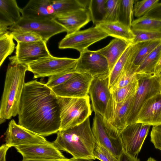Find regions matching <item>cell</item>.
Returning <instances> with one entry per match:
<instances>
[{"instance_id": "cell-34", "label": "cell", "mask_w": 161, "mask_h": 161, "mask_svg": "<svg viewBox=\"0 0 161 161\" xmlns=\"http://www.w3.org/2000/svg\"><path fill=\"white\" fill-rule=\"evenodd\" d=\"M137 80L135 70L131 64L124 71L114 86L110 89V92L125 86Z\"/></svg>"}, {"instance_id": "cell-14", "label": "cell", "mask_w": 161, "mask_h": 161, "mask_svg": "<svg viewBox=\"0 0 161 161\" xmlns=\"http://www.w3.org/2000/svg\"><path fill=\"white\" fill-rule=\"evenodd\" d=\"M15 48V55L9 58L20 64H26L52 55L47 43L43 40L30 42H17Z\"/></svg>"}, {"instance_id": "cell-4", "label": "cell", "mask_w": 161, "mask_h": 161, "mask_svg": "<svg viewBox=\"0 0 161 161\" xmlns=\"http://www.w3.org/2000/svg\"><path fill=\"white\" fill-rule=\"evenodd\" d=\"M89 95L84 97L58 96L60 111V130L78 125L91 115L92 111Z\"/></svg>"}, {"instance_id": "cell-43", "label": "cell", "mask_w": 161, "mask_h": 161, "mask_svg": "<svg viewBox=\"0 0 161 161\" xmlns=\"http://www.w3.org/2000/svg\"><path fill=\"white\" fill-rule=\"evenodd\" d=\"M9 147L6 144L1 145L0 147V161H6V152Z\"/></svg>"}, {"instance_id": "cell-13", "label": "cell", "mask_w": 161, "mask_h": 161, "mask_svg": "<svg viewBox=\"0 0 161 161\" xmlns=\"http://www.w3.org/2000/svg\"><path fill=\"white\" fill-rule=\"evenodd\" d=\"M5 143L10 147L22 145L49 143L42 136L37 134L17 124L11 120L5 133Z\"/></svg>"}, {"instance_id": "cell-35", "label": "cell", "mask_w": 161, "mask_h": 161, "mask_svg": "<svg viewBox=\"0 0 161 161\" xmlns=\"http://www.w3.org/2000/svg\"><path fill=\"white\" fill-rule=\"evenodd\" d=\"M93 154L95 159L101 161H119L118 158L109 150L97 141H96Z\"/></svg>"}, {"instance_id": "cell-28", "label": "cell", "mask_w": 161, "mask_h": 161, "mask_svg": "<svg viewBox=\"0 0 161 161\" xmlns=\"http://www.w3.org/2000/svg\"><path fill=\"white\" fill-rule=\"evenodd\" d=\"M133 0H120L118 21L131 28L134 15Z\"/></svg>"}, {"instance_id": "cell-5", "label": "cell", "mask_w": 161, "mask_h": 161, "mask_svg": "<svg viewBox=\"0 0 161 161\" xmlns=\"http://www.w3.org/2000/svg\"><path fill=\"white\" fill-rule=\"evenodd\" d=\"M135 94L121 102H115L111 95L104 115L97 114L106 132L110 137L114 139L119 138L127 126V117Z\"/></svg>"}, {"instance_id": "cell-3", "label": "cell", "mask_w": 161, "mask_h": 161, "mask_svg": "<svg viewBox=\"0 0 161 161\" xmlns=\"http://www.w3.org/2000/svg\"><path fill=\"white\" fill-rule=\"evenodd\" d=\"M6 73L0 108V123L18 114L27 68L25 64L10 60Z\"/></svg>"}, {"instance_id": "cell-44", "label": "cell", "mask_w": 161, "mask_h": 161, "mask_svg": "<svg viewBox=\"0 0 161 161\" xmlns=\"http://www.w3.org/2000/svg\"><path fill=\"white\" fill-rule=\"evenodd\" d=\"M22 161H83L81 160L76 159L72 158H67L65 159H24Z\"/></svg>"}, {"instance_id": "cell-22", "label": "cell", "mask_w": 161, "mask_h": 161, "mask_svg": "<svg viewBox=\"0 0 161 161\" xmlns=\"http://www.w3.org/2000/svg\"><path fill=\"white\" fill-rule=\"evenodd\" d=\"M130 44L124 40L115 38L106 46L97 50L106 59L109 73Z\"/></svg>"}, {"instance_id": "cell-39", "label": "cell", "mask_w": 161, "mask_h": 161, "mask_svg": "<svg viewBox=\"0 0 161 161\" xmlns=\"http://www.w3.org/2000/svg\"><path fill=\"white\" fill-rule=\"evenodd\" d=\"M78 72L75 70L68 72L49 77L46 85L48 87L52 89L64 83L75 75Z\"/></svg>"}, {"instance_id": "cell-30", "label": "cell", "mask_w": 161, "mask_h": 161, "mask_svg": "<svg viewBox=\"0 0 161 161\" xmlns=\"http://www.w3.org/2000/svg\"><path fill=\"white\" fill-rule=\"evenodd\" d=\"M131 28L161 31V20L143 16L133 20Z\"/></svg>"}, {"instance_id": "cell-7", "label": "cell", "mask_w": 161, "mask_h": 161, "mask_svg": "<svg viewBox=\"0 0 161 161\" xmlns=\"http://www.w3.org/2000/svg\"><path fill=\"white\" fill-rule=\"evenodd\" d=\"M137 76L138 86L128 113L127 125L136 123L138 113L144 103L148 99L161 92V76Z\"/></svg>"}, {"instance_id": "cell-40", "label": "cell", "mask_w": 161, "mask_h": 161, "mask_svg": "<svg viewBox=\"0 0 161 161\" xmlns=\"http://www.w3.org/2000/svg\"><path fill=\"white\" fill-rule=\"evenodd\" d=\"M150 136L154 147L161 151V125L153 126Z\"/></svg>"}, {"instance_id": "cell-9", "label": "cell", "mask_w": 161, "mask_h": 161, "mask_svg": "<svg viewBox=\"0 0 161 161\" xmlns=\"http://www.w3.org/2000/svg\"><path fill=\"white\" fill-rule=\"evenodd\" d=\"M10 31L18 30L31 31L39 35L47 43L52 36L66 32V29L53 19H25L22 18L9 28Z\"/></svg>"}, {"instance_id": "cell-23", "label": "cell", "mask_w": 161, "mask_h": 161, "mask_svg": "<svg viewBox=\"0 0 161 161\" xmlns=\"http://www.w3.org/2000/svg\"><path fill=\"white\" fill-rule=\"evenodd\" d=\"M108 36L121 39L132 44L135 38L131 28L119 21L103 22L96 25Z\"/></svg>"}, {"instance_id": "cell-8", "label": "cell", "mask_w": 161, "mask_h": 161, "mask_svg": "<svg viewBox=\"0 0 161 161\" xmlns=\"http://www.w3.org/2000/svg\"><path fill=\"white\" fill-rule=\"evenodd\" d=\"M108 35L98 26L67 34L59 43L60 49H74L81 53L92 44Z\"/></svg>"}, {"instance_id": "cell-45", "label": "cell", "mask_w": 161, "mask_h": 161, "mask_svg": "<svg viewBox=\"0 0 161 161\" xmlns=\"http://www.w3.org/2000/svg\"><path fill=\"white\" fill-rule=\"evenodd\" d=\"M161 73V56L159 61L156 65L153 73V75L159 76Z\"/></svg>"}, {"instance_id": "cell-21", "label": "cell", "mask_w": 161, "mask_h": 161, "mask_svg": "<svg viewBox=\"0 0 161 161\" xmlns=\"http://www.w3.org/2000/svg\"><path fill=\"white\" fill-rule=\"evenodd\" d=\"M21 17L25 19H50L55 16L50 0H31L21 10Z\"/></svg>"}, {"instance_id": "cell-38", "label": "cell", "mask_w": 161, "mask_h": 161, "mask_svg": "<svg viewBox=\"0 0 161 161\" xmlns=\"http://www.w3.org/2000/svg\"><path fill=\"white\" fill-rule=\"evenodd\" d=\"M120 0H106L105 3L106 15L104 22L118 21Z\"/></svg>"}, {"instance_id": "cell-12", "label": "cell", "mask_w": 161, "mask_h": 161, "mask_svg": "<svg viewBox=\"0 0 161 161\" xmlns=\"http://www.w3.org/2000/svg\"><path fill=\"white\" fill-rule=\"evenodd\" d=\"M93 78L87 74L78 72L64 83L51 89L57 96L86 97L88 95L90 85Z\"/></svg>"}, {"instance_id": "cell-6", "label": "cell", "mask_w": 161, "mask_h": 161, "mask_svg": "<svg viewBox=\"0 0 161 161\" xmlns=\"http://www.w3.org/2000/svg\"><path fill=\"white\" fill-rule=\"evenodd\" d=\"M78 59L51 56L32 61L26 65L34 79L50 77L75 70Z\"/></svg>"}, {"instance_id": "cell-37", "label": "cell", "mask_w": 161, "mask_h": 161, "mask_svg": "<svg viewBox=\"0 0 161 161\" xmlns=\"http://www.w3.org/2000/svg\"><path fill=\"white\" fill-rule=\"evenodd\" d=\"M159 1V0H143L136 1L134 6V15L137 18L143 16L158 4Z\"/></svg>"}, {"instance_id": "cell-41", "label": "cell", "mask_w": 161, "mask_h": 161, "mask_svg": "<svg viewBox=\"0 0 161 161\" xmlns=\"http://www.w3.org/2000/svg\"><path fill=\"white\" fill-rule=\"evenodd\" d=\"M161 20V3H158L144 15Z\"/></svg>"}, {"instance_id": "cell-33", "label": "cell", "mask_w": 161, "mask_h": 161, "mask_svg": "<svg viewBox=\"0 0 161 161\" xmlns=\"http://www.w3.org/2000/svg\"><path fill=\"white\" fill-rule=\"evenodd\" d=\"M131 29L135 36L132 43V44L144 42L161 40V31Z\"/></svg>"}, {"instance_id": "cell-27", "label": "cell", "mask_w": 161, "mask_h": 161, "mask_svg": "<svg viewBox=\"0 0 161 161\" xmlns=\"http://www.w3.org/2000/svg\"><path fill=\"white\" fill-rule=\"evenodd\" d=\"M55 16L81 8H87L85 0H51Z\"/></svg>"}, {"instance_id": "cell-20", "label": "cell", "mask_w": 161, "mask_h": 161, "mask_svg": "<svg viewBox=\"0 0 161 161\" xmlns=\"http://www.w3.org/2000/svg\"><path fill=\"white\" fill-rule=\"evenodd\" d=\"M21 10L15 0H0V36L20 20Z\"/></svg>"}, {"instance_id": "cell-18", "label": "cell", "mask_w": 161, "mask_h": 161, "mask_svg": "<svg viewBox=\"0 0 161 161\" xmlns=\"http://www.w3.org/2000/svg\"><path fill=\"white\" fill-rule=\"evenodd\" d=\"M136 122L153 126L161 125V92L144 103L138 113Z\"/></svg>"}, {"instance_id": "cell-25", "label": "cell", "mask_w": 161, "mask_h": 161, "mask_svg": "<svg viewBox=\"0 0 161 161\" xmlns=\"http://www.w3.org/2000/svg\"><path fill=\"white\" fill-rule=\"evenodd\" d=\"M161 44V40L136 44V48L131 58L132 67L135 71L147 57Z\"/></svg>"}, {"instance_id": "cell-29", "label": "cell", "mask_w": 161, "mask_h": 161, "mask_svg": "<svg viewBox=\"0 0 161 161\" xmlns=\"http://www.w3.org/2000/svg\"><path fill=\"white\" fill-rule=\"evenodd\" d=\"M106 0H91L88 7L91 21L95 26L104 22L105 15Z\"/></svg>"}, {"instance_id": "cell-47", "label": "cell", "mask_w": 161, "mask_h": 161, "mask_svg": "<svg viewBox=\"0 0 161 161\" xmlns=\"http://www.w3.org/2000/svg\"><path fill=\"white\" fill-rule=\"evenodd\" d=\"M160 75L161 76V73Z\"/></svg>"}, {"instance_id": "cell-42", "label": "cell", "mask_w": 161, "mask_h": 161, "mask_svg": "<svg viewBox=\"0 0 161 161\" xmlns=\"http://www.w3.org/2000/svg\"><path fill=\"white\" fill-rule=\"evenodd\" d=\"M118 159L119 161H140L137 157H133L124 151L120 154Z\"/></svg>"}, {"instance_id": "cell-16", "label": "cell", "mask_w": 161, "mask_h": 161, "mask_svg": "<svg viewBox=\"0 0 161 161\" xmlns=\"http://www.w3.org/2000/svg\"><path fill=\"white\" fill-rule=\"evenodd\" d=\"M24 159H65L66 158L53 142L27 144L14 147Z\"/></svg>"}, {"instance_id": "cell-15", "label": "cell", "mask_w": 161, "mask_h": 161, "mask_svg": "<svg viewBox=\"0 0 161 161\" xmlns=\"http://www.w3.org/2000/svg\"><path fill=\"white\" fill-rule=\"evenodd\" d=\"M88 94L95 114L103 116L111 97L108 76L93 78L90 85Z\"/></svg>"}, {"instance_id": "cell-19", "label": "cell", "mask_w": 161, "mask_h": 161, "mask_svg": "<svg viewBox=\"0 0 161 161\" xmlns=\"http://www.w3.org/2000/svg\"><path fill=\"white\" fill-rule=\"evenodd\" d=\"M92 130L95 140L109 150L118 159L124 151L120 137L114 139L106 132L99 115L95 114Z\"/></svg>"}, {"instance_id": "cell-2", "label": "cell", "mask_w": 161, "mask_h": 161, "mask_svg": "<svg viewBox=\"0 0 161 161\" xmlns=\"http://www.w3.org/2000/svg\"><path fill=\"white\" fill-rule=\"evenodd\" d=\"M96 141L91 128L90 117L80 124L59 130L53 142L59 150L71 154L75 159L93 161Z\"/></svg>"}, {"instance_id": "cell-46", "label": "cell", "mask_w": 161, "mask_h": 161, "mask_svg": "<svg viewBox=\"0 0 161 161\" xmlns=\"http://www.w3.org/2000/svg\"><path fill=\"white\" fill-rule=\"evenodd\" d=\"M146 161H157L154 158L150 157H149Z\"/></svg>"}, {"instance_id": "cell-36", "label": "cell", "mask_w": 161, "mask_h": 161, "mask_svg": "<svg viewBox=\"0 0 161 161\" xmlns=\"http://www.w3.org/2000/svg\"><path fill=\"white\" fill-rule=\"evenodd\" d=\"M10 32L17 42H30L42 40L39 35L31 31L15 30Z\"/></svg>"}, {"instance_id": "cell-1", "label": "cell", "mask_w": 161, "mask_h": 161, "mask_svg": "<svg viewBox=\"0 0 161 161\" xmlns=\"http://www.w3.org/2000/svg\"><path fill=\"white\" fill-rule=\"evenodd\" d=\"M18 115L19 125L43 136L60 130L58 96L46 84L37 80L25 83Z\"/></svg>"}, {"instance_id": "cell-24", "label": "cell", "mask_w": 161, "mask_h": 161, "mask_svg": "<svg viewBox=\"0 0 161 161\" xmlns=\"http://www.w3.org/2000/svg\"><path fill=\"white\" fill-rule=\"evenodd\" d=\"M136 44H130L117 61L108 76L109 87L112 88L125 69L131 63V58Z\"/></svg>"}, {"instance_id": "cell-10", "label": "cell", "mask_w": 161, "mask_h": 161, "mask_svg": "<svg viewBox=\"0 0 161 161\" xmlns=\"http://www.w3.org/2000/svg\"><path fill=\"white\" fill-rule=\"evenodd\" d=\"M75 69L78 72L87 74L94 78L108 76L109 74L106 58L97 51L88 49L80 53Z\"/></svg>"}, {"instance_id": "cell-11", "label": "cell", "mask_w": 161, "mask_h": 161, "mask_svg": "<svg viewBox=\"0 0 161 161\" xmlns=\"http://www.w3.org/2000/svg\"><path fill=\"white\" fill-rule=\"evenodd\" d=\"M150 126L139 122L128 125L120 136L124 151L136 157L141 150Z\"/></svg>"}, {"instance_id": "cell-17", "label": "cell", "mask_w": 161, "mask_h": 161, "mask_svg": "<svg viewBox=\"0 0 161 161\" xmlns=\"http://www.w3.org/2000/svg\"><path fill=\"white\" fill-rule=\"evenodd\" d=\"M53 19L66 29L67 34L79 31L91 21L88 8H80L57 15Z\"/></svg>"}, {"instance_id": "cell-32", "label": "cell", "mask_w": 161, "mask_h": 161, "mask_svg": "<svg viewBox=\"0 0 161 161\" xmlns=\"http://www.w3.org/2000/svg\"><path fill=\"white\" fill-rule=\"evenodd\" d=\"M138 86L137 80L125 86L110 91L111 96L115 102H121L135 94Z\"/></svg>"}, {"instance_id": "cell-31", "label": "cell", "mask_w": 161, "mask_h": 161, "mask_svg": "<svg viewBox=\"0 0 161 161\" xmlns=\"http://www.w3.org/2000/svg\"><path fill=\"white\" fill-rule=\"evenodd\" d=\"M13 39L10 32L8 31L0 36V66L14 49L15 44Z\"/></svg>"}, {"instance_id": "cell-26", "label": "cell", "mask_w": 161, "mask_h": 161, "mask_svg": "<svg viewBox=\"0 0 161 161\" xmlns=\"http://www.w3.org/2000/svg\"><path fill=\"white\" fill-rule=\"evenodd\" d=\"M161 56V44L157 47L137 68L136 75L138 76L153 75L154 69Z\"/></svg>"}]
</instances>
